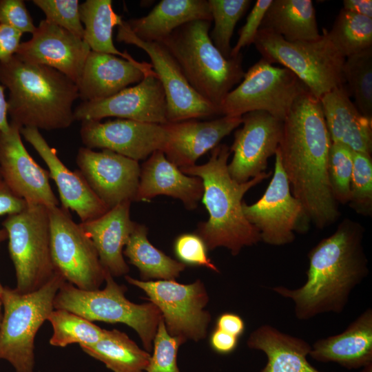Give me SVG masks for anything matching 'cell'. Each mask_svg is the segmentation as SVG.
I'll return each mask as SVG.
<instances>
[{
    "mask_svg": "<svg viewBox=\"0 0 372 372\" xmlns=\"http://www.w3.org/2000/svg\"><path fill=\"white\" fill-rule=\"evenodd\" d=\"M20 131L47 165L50 177L57 186L62 208L75 211L81 223L95 219L109 210L79 170L72 172L62 163L56 149L49 145L39 130L21 127Z\"/></svg>",
    "mask_w": 372,
    "mask_h": 372,
    "instance_id": "21",
    "label": "cell"
},
{
    "mask_svg": "<svg viewBox=\"0 0 372 372\" xmlns=\"http://www.w3.org/2000/svg\"><path fill=\"white\" fill-rule=\"evenodd\" d=\"M242 122V116H223L209 121L166 123L168 140L163 152L179 168L194 165L202 155L219 145Z\"/></svg>",
    "mask_w": 372,
    "mask_h": 372,
    "instance_id": "23",
    "label": "cell"
},
{
    "mask_svg": "<svg viewBox=\"0 0 372 372\" xmlns=\"http://www.w3.org/2000/svg\"><path fill=\"white\" fill-rule=\"evenodd\" d=\"M210 26L211 21H191L159 42L175 59L193 89L220 110L245 72L241 53L227 59L215 47L209 34Z\"/></svg>",
    "mask_w": 372,
    "mask_h": 372,
    "instance_id": "5",
    "label": "cell"
},
{
    "mask_svg": "<svg viewBox=\"0 0 372 372\" xmlns=\"http://www.w3.org/2000/svg\"><path fill=\"white\" fill-rule=\"evenodd\" d=\"M2 225L8 233L9 254L15 269V290L27 293L39 289L56 272L50 253L48 207L28 205L8 216Z\"/></svg>",
    "mask_w": 372,
    "mask_h": 372,
    "instance_id": "9",
    "label": "cell"
},
{
    "mask_svg": "<svg viewBox=\"0 0 372 372\" xmlns=\"http://www.w3.org/2000/svg\"><path fill=\"white\" fill-rule=\"evenodd\" d=\"M21 127L14 122L0 135V176L17 196L28 205L48 208L59 205L50 184L49 172L40 167L29 154L21 140Z\"/></svg>",
    "mask_w": 372,
    "mask_h": 372,
    "instance_id": "17",
    "label": "cell"
},
{
    "mask_svg": "<svg viewBox=\"0 0 372 372\" xmlns=\"http://www.w3.org/2000/svg\"><path fill=\"white\" fill-rule=\"evenodd\" d=\"M155 73L150 63L91 50L76 84L79 96L83 102L104 99Z\"/></svg>",
    "mask_w": 372,
    "mask_h": 372,
    "instance_id": "22",
    "label": "cell"
},
{
    "mask_svg": "<svg viewBox=\"0 0 372 372\" xmlns=\"http://www.w3.org/2000/svg\"><path fill=\"white\" fill-rule=\"evenodd\" d=\"M306 88L286 68L260 59L245 72L243 80L225 98L221 114L242 116L254 111H264L283 121L298 96Z\"/></svg>",
    "mask_w": 372,
    "mask_h": 372,
    "instance_id": "10",
    "label": "cell"
},
{
    "mask_svg": "<svg viewBox=\"0 0 372 372\" xmlns=\"http://www.w3.org/2000/svg\"><path fill=\"white\" fill-rule=\"evenodd\" d=\"M174 253L180 262L193 266H203L215 272L218 269L207 255V248L203 240L197 234H183L174 241Z\"/></svg>",
    "mask_w": 372,
    "mask_h": 372,
    "instance_id": "42",
    "label": "cell"
},
{
    "mask_svg": "<svg viewBox=\"0 0 372 372\" xmlns=\"http://www.w3.org/2000/svg\"><path fill=\"white\" fill-rule=\"evenodd\" d=\"M23 33L10 26L0 24V62L15 55L21 44Z\"/></svg>",
    "mask_w": 372,
    "mask_h": 372,
    "instance_id": "46",
    "label": "cell"
},
{
    "mask_svg": "<svg viewBox=\"0 0 372 372\" xmlns=\"http://www.w3.org/2000/svg\"><path fill=\"white\" fill-rule=\"evenodd\" d=\"M5 87L0 83V132H6L10 128L8 121L7 100L4 94Z\"/></svg>",
    "mask_w": 372,
    "mask_h": 372,
    "instance_id": "50",
    "label": "cell"
},
{
    "mask_svg": "<svg viewBox=\"0 0 372 372\" xmlns=\"http://www.w3.org/2000/svg\"><path fill=\"white\" fill-rule=\"evenodd\" d=\"M328 34L347 58L372 48V18L342 8Z\"/></svg>",
    "mask_w": 372,
    "mask_h": 372,
    "instance_id": "34",
    "label": "cell"
},
{
    "mask_svg": "<svg viewBox=\"0 0 372 372\" xmlns=\"http://www.w3.org/2000/svg\"><path fill=\"white\" fill-rule=\"evenodd\" d=\"M147 234L145 225L135 223L123 253L138 268L142 280H175L185 269V265L156 248L149 241Z\"/></svg>",
    "mask_w": 372,
    "mask_h": 372,
    "instance_id": "32",
    "label": "cell"
},
{
    "mask_svg": "<svg viewBox=\"0 0 372 372\" xmlns=\"http://www.w3.org/2000/svg\"><path fill=\"white\" fill-rule=\"evenodd\" d=\"M343 76L355 105L362 114L372 119V48L347 57Z\"/></svg>",
    "mask_w": 372,
    "mask_h": 372,
    "instance_id": "36",
    "label": "cell"
},
{
    "mask_svg": "<svg viewBox=\"0 0 372 372\" xmlns=\"http://www.w3.org/2000/svg\"><path fill=\"white\" fill-rule=\"evenodd\" d=\"M203 180L189 176L171 163L161 150L153 152L143 164L135 201H149L158 195L180 200L186 208L194 209L203 194Z\"/></svg>",
    "mask_w": 372,
    "mask_h": 372,
    "instance_id": "24",
    "label": "cell"
},
{
    "mask_svg": "<svg viewBox=\"0 0 372 372\" xmlns=\"http://www.w3.org/2000/svg\"><path fill=\"white\" fill-rule=\"evenodd\" d=\"M1 308H2V302H1V298H0V324H1V322L2 315H3Z\"/></svg>",
    "mask_w": 372,
    "mask_h": 372,
    "instance_id": "52",
    "label": "cell"
},
{
    "mask_svg": "<svg viewBox=\"0 0 372 372\" xmlns=\"http://www.w3.org/2000/svg\"><path fill=\"white\" fill-rule=\"evenodd\" d=\"M260 29L289 42L316 40L321 36L311 0H272Z\"/></svg>",
    "mask_w": 372,
    "mask_h": 372,
    "instance_id": "30",
    "label": "cell"
},
{
    "mask_svg": "<svg viewBox=\"0 0 372 372\" xmlns=\"http://www.w3.org/2000/svg\"><path fill=\"white\" fill-rule=\"evenodd\" d=\"M105 282L104 289L93 291L64 282L55 296L54 308L69 311L91 322L125 324L138 333L146 351L151 352L163 318L160 310L152 302L138 304L127 300L126 287L117 284L107 271Z\"/></svg>",
    "mask_w": 372,
    "mask_h": 372,
    "instance_id": "8",
    "label": "cell"
},
{
    "mask_svg": "<svg viewBox=\"0 0 372 372\" xmlns=\"http://www.w3.org/2000/svg\"><path fill=\"white\" fill-rule=\"evenodd\" d=\"M272 178L262 197L255 203L242 202L247 220L260 233L261 241L280 246L291 243L294 231L303 232L309 222L302 205L291 194L287 176L276 150Z\"/></svg>",
    "mask_w": 372,
    "mask_h": 372,
    "instance_id": "13",
    "label": "cell"
},
{
    "mask_svg": "<svg viewBox=\"0 0 372 372\" xmlns=\"http://www.w3.org/2000/svg\"><path fill=\"white\" fill-rule=\"evenodd\" d=\"M350 96L347 85H342L320 99L331 143L371 155L372 119L360 113Z\"/></svg>",
    "mask_w": 372,
    "mask_h": 372,
    "instance_id": "25",
    "label": "cell"
},
{
    "mask_svg": "<svg viewBox=\"0 0 372 372\" xmlns=\"http://www.w3.org/2000/svg\"><path fill=\"white\" fill-rule=\"evenodd\" d=\"M116 40L134 45L149 56L152 68L165 92L168 123L221 115L218 107L193 89L175 59L161 43L138 39L126 27L124 21L118 26Z\"/></svg>",
    "mask_w": 372,
    "mask_h": 372,
    "instance_id": "14",
    "label": "cell"
},
{
    "mask_svg": "<svg viewBox=\"0 0 372 372\" xmlns=\"http://www.w3.org/2000/svg\"><path fill=\"white\" fill-rule=\"evenodd\" d=\"M196 20H212L208 1L162 0L146 16L124 23L138 39L159 42L181 25Z\"/></svg>",
    "mask_w": 372,
    "mask_h": 372,
    "instance_id": "28",
    "label": "cell"
},
{
    "mask_svg": "<svg viewBox=\"0 0 372 372\" xmlns=\"http://www.w3.org/2000/svg\"><path fill=\"white\" fill-rule=\"evenodd\" d=\"M65 280L58 272L39 289L27 293L3 287L0 324V360L15 372L34 371V338L54 308V300Z\"/></svg>",
    "mask_w": 372,
    "mask_h": 372,
    "instance_id": "6",
    "label": "cell"
},
{
    "mask_svg": "<svg viewBox=\"0 0 372 372\" xmlns=\"http://www.w3.org/2000/svg\"><path fill=\"white\" fill-rule=\"evenodd\" d=\"M76 161L79 172L109 209L134 200L141 174L138 161L108 149L96 152L85 147L79 148Z\"/></svg>",
    "mask_w": 372,
    "mask_h": 372,
    "instance_id": "19",
    "label": "cell"
},
{
    "mask_svg": "<svg viewBox=\"0 0 372 372\" xmlns=\"http://www.w3.org/2000/svg\"><path fill=\"white\" fill-rule=\"evenodd\" d=\"M211 151L206 163L180 169L187 175L200 178L203 183L202 202L209 213V218L198 225L196 234L203 240L207 249L225 247L236 256L243 247L261 241L260 233L243 214L242 198L248 190L271 173L263 172L247 182L239 183L231 178L228 172L230 148L225 144H219Z\"/></svg>",
    "mask_w": 372,
    "mask_h": 372,
    "instance_id": "3",
    "label": "cell"
},
{
    "mask_svg": "<svg viewBox=\"0 0 372 372\" xmlns=\"http://www.w3.org/2000/svg\"><path fill=\"white\" fill-rule=\"evenodd\" d=\"M125 278L143 290L160 310L169 335L185 341L198 342L205 338L211 316L204 310L209 296L202 281L184 285L175 280L143 281L127 275Z\"/></svg>",
    "mask_w": 372,
    "mask_h": 372,
    "instance_id": "12",
    "label": "cell"
},
{
    "mask_svg": "<svg viewBox=\"0 0 372 372\" xmlns=\"http://www.w3.org/2000/svg\"><path fill=\"white\" fill-rule=\"evenodd\" d=\"M131 201L119 203L102 216L81 223L92 241L103 269L114 276H126L129 267L123 256L135 223L130 219Z\"/></svg>",
    "mask_w": 372,
    "mask_h": 372,
    "instance_id": "26",
    "label": "cell"
},
{
    "mask_svg": "<svg viewBox=\"0 0 372 372\" xmlns=\"http://www.w3.org/2000/svg\"><path fill=\"white\" fill-rule=\"evenodd\" d=\"M242 127L234 134L230 148L233 158L227 165L232 179L247 182L265 172L267 161L276 154L281 141L283 121L264 111L242 116Z\"/></svg>",
    "mask_w": 372,
    "mask_h": 372,
    "instance_id": "18",
    "label": "cell"
},
{
    "mask_svg": "<svg viewBox=\"0 0 372 372\" xmlns=\"http://www.w3.org/2000/svg\"><path fill=\"white\" fill-rule=\"evenodd\" d=\"M45 15V19L83 39L78 0H33Z\"/></svg>",
    "mask_w": 372,
    "mask_h": 372,
    "instance_id": "41",
    "label": "cell"
},
{
    "mask_svg": "<svg viewBox=\"0 0 372 372\" xmlns=\"http://www.w3.org/2000/svg\"><path fill=\"white\" fill-rule=\"evenodd\" d=\"M80 347L85 353L102 362L113 372H145L151 358L149 353L117 329H104L97 342Z\"/></svg>",
    "mask_w": 372,
    "mask_h": 372,
    "instance_id": "31",
    "label": "cell"
},
{
    "mask_svg": "<svg viewBox=\"0 0 372 372\" xmlns=\"http://www.w3.org/2000/svg\"><path fill=\"white\" fill-rule=\"evenodd\" d=\"M247 344L267 356V364L259 372H322L309 362L311 346L307 341L271 325L263 324L254 330Z\"/></svg>",
    "mask_w": 372,
    "mask_h": 372,
    "instance_id": "29",
    "label": "cell"
},
{
    "mask_svg": "<svg viewBox=\"0 0 372 372\" xmlns=\"http://www.w3.org/2000/svg\"><path fill=\"white\" fill-rule=\"evenodd\" d=\"M363 236L364 228L360 223L344 219L333 234L309 252V268L303 285L294 289L273 287L274 292L293 301L298 320L344 310L353 289L369 273Z\"/></svg>",
    "mask_w": 372,
    "mask_h": 372,
    "instance_id": "2",
    "label": "cell"
},
{
    "mask_svg": "<svg viewBox=\"0 0 372 372\" xmlns=\"http://www.w3.org/2000/svg\"><path fill=\"white\" fill-rule=\"evenodd\" d=\"M1 132H0V135H1ZM0 179H1V176H0Z\"/></svg>",
    "mask_w": 372,
    "mask_h": 372,
    "instance_id": "54",
    "label": "cell"
},
{
    "mask_svg": "<svg viewBox=\"0 0 372 372\" xmlns=\"http://www.w3.org/2000/svg\"><path fill=\"white\" fill-rule=\"evenodd\" d=\"M238 338L229 334L217 328L211 332L209 343L212 349L220 354L232 353L237 347Z\"/></svg>",
    "mask_w": 372,
    "mask_h": 372,
    "instance_id": "47",
    "label": "cell"
},
{
    "mask_svg": "<svg viewBox=\"0 0 372 372\" xmlns=\"http://www.w3.org/2000/svg\"><path fill=\"white\" fill-rule=\"evenodd\" d=\"M360 372H372V364L362 368Z\"/></svg>",
    "mask_w": 372,
    "mask_h": 372,
    "instance_id": "51",
    "label": "cell"
},
{
    "mask_svg": "<svg viewBox=\"0 0 372 372\" xmlns=\"http://www.w3.org/2000/svg\"><path fill=\"white\" fill-rule=\"evenodd\" d=\"M79 12L84 28L83 40L92 51L137 61L129 54L117 50L113 43V29L123 20L114 11L111 0H87L80 4Z\"/></svg>",
    "mask_w": 372,
    "mask_h": 372,
    "instance_id": "33",
    "label": "cell"
},
{
    "mask_svg": "<svg viewBox=\"0 0 372 372\" xmlns=\"http://www.w3.org/2000/svg\"><path fill=\"white\" fill-rule=\"evenodd\" d=\"M3 287L0 283V296L3 292Z\"/></svg>",
    "mask_w": 372,
    "mask_h": 372,
    "instance_id": "53",
    "label": "cell"
},
{
    "mask_svg": "<svg viewBox=\"0 0 372 372\" xmlns=\"http://www.w3.org/2000/svg\"><path fill=\"white\" fill-rule=\"evenodd\" d=\"M47 320L53 329L50 344L54 347H65L73 343L92 345L102 338L104 332L91 321L65 309H54Z\"/></svg>",
    "mask_w": 372,
    "mask_h": 372,
    "instance_id": "35",
    "label": "cell"
},
{
    "mask_svg": "<svg viewBox=\"0 0 372 372\" xmlns=\"http://www.w3.org/2000/svg\"><path fill=\"white\" fill-rule=\"evenodd\" d=\"M353 167V151L340 143H331L328 160V178L334 199L338 203L349 201Z\"/></svg>",
    "mask_w": 372,
    "mask_h": 372,
    "instance_id": "38",
    "label": "cell"
},
{
    "mask_svg": "<svg viewBox=\"0 0 372 372\" xmlns=\"http://www.w3.org/2000/svg\"><path fill=\"white\" fill-rule=\"evenodd\" d=\"M117 117L140 122L166 124L167 102L156 74H148L136 85L101 100L85 101L74 110V121H101Z\"/></svg>",
    "mask_w": 372,
    "mask_h": 372,
    "instance_id": "15",
    "label": "cell"
},
{
    "mask_svg": "<svg viewBox=\"0 0 372 372\" xmlns=\"http://www.w3.org/2000/svg\"><path fill=\"white\" fill-rule=\"evenodd\" d=\"M0 24L10 26L23 34H32L37 28L22 0H0Z\"/></svg>",
    "mask_w": 372,
    "mask_h": 372,
    "instance_id": "43",
    "label": "cell"
},
{
    "mask_svg": "<svg viewBox=\"0 0 372 372\" xmlns=\"http://www.w3.org/2000/svg\"><path fill=\"white\" fill-rule=\"evenodd\" d=\"M48 209L50 253L55 271L80 289H99L106 271L92 241L68 210L58 206Z\"/></svg>",
    "mask_w": 372,
    "mask_h": 372,
    "instance_id": "11",
    "label": "cell"
},
{
    "mask_svg": "<svg viewBox=\"0 0 372 372\" xmlns=\"http://www.w3.org/2000/svg\"><path fill=\"white\" fill-rule=\"evenodd\" d=\"M254 43L262 59L291 71L318 99L334 87L345 85L343 65L346 58L326 29L316 40L295 42L260 29Z\"/></svg>",
    "mask_w": 372,
    "mask_h": 372,
    "instance_id": "7",
    "label": "cell"
},
{
    "mask_svg": "<svg viewBox=\"0 0 372 372\" xmlns=\"http://www.w3.org/2000/svg\"><path fill=\"white\" fill-rule=\"evenodd\" d=\"M331 145L320 99L306 88L283 121L277 152L291 194L319 229L333 224L340 216L328 178Z\"/></svg>",
    "mask_w": 372,
    "mask_h": 372,
    "instance_id": "1",
    "label": "cell"
},
{
    "mask_svg": "<svg viewBox=\"0 0 372 372\" xmlns=\"http://www.w3.org/2000/svg\"><path fill=\"white\" fill-rule=\"evenodd\" d=\"M185 342L169 334L162 318L153 341V355L145 372H180L177 364V353L179 347Z\"/></svg>",
    "mask_w": 372,
    "mask_h": 372,
    "instance_id": "40",
    "label": "cell"
},
{
    "mask_svg": "<svg viewBox=\"0 0 372 372\" xmlns=\"http://www.w3.org/2000/svg\"><path fill=\"white\" fill-rule=\"evenodd\" d=\"M272 0H258L249 12L246 23L240 29L239 37L235 46L231 48L230 57H236L240 54V50L254 43L256 36L260 28L265 14L270 6Z\"/></svg>",
    "mask_w": 372,
    "mask_h": 372,
    "instance_id": "44",
    "label": "cell"
},
{
    "mask_svg": "<svg viewBox=\"0 0 372 372\" xmlns=\"http://www.w3.org/2000/svg\"><path fill=\"white\" fill-rule=\"evenodd\" d=\"M80 136L89 149H108L138 161L163 151L168 140L166 124L117 118L81 121Z\"/></svg>",
    "mask_w": 372,
    "mask_h": 372,
    "instance_id": "16",
    "label": "cell"
},
{
    "mask_svg": "<svg viewBox=\"0 0 372 372\" xmlns=\"http://www.w3.org/2000/svg\"><path fill=\"white\" fill-rule=\"evenodd\" d=\"M32 34L30 40L21 43L15 56L27 63L52 68L77 84L91 51L85 41L45 19Z\"/></svg>",
    "mask_w": 372,
    "mask_h": 372,
    "instance_id": "20",
    "label": "cell"
},
{
    "mask_svg": "<svg viewBox=\"0 0 372 372\" xmlns=\"http://www.w3.org/2000/svg\"><path fill=\"white\" fill-rule=\"evenodd\" d=\"M216 328L239 338L245 331V322L238 314L226 312L217 318Z\"/></svg>",
    "mask_w": 372,
    "mask_h": 372,
    "instance_id": "48",
    "label": "cell"
},
{
    "mask_svg": "<svg viewBox=\"0 0 372 372\" xmlns=\"http://www.w3.org/2000/svg\"><path fill=\"white\" fill-rule=\"evenodd\" d=\"M28 204L22 198L14 194L0 179V216L12 215L24 210ZM8 239V233L3 228L0 229V245L2 242Z\"/></svg>",
    "mask_w": 372,
    "mask_h": 372,
    "instance_id": "45",
    "label": "cell"
},
{
    "mask_svg": "<svg viewBox=\"0 0 372 372\" xmlns=\"http://www.w3.org/2000/svg\"><path fill=\"white\" fill-rule=\"evenodd\" d=\"M214 27L209 37L215 47L230 58L231 39L237 22L249 8L250 0H208Z\"/></svg>",
    "mask_w": 372,
    "mask_h": 372,
    "instance_id": "37",
    "label": "cell"
},
{
    "mask_svg": "<svg viewBox=\"0 0 372 372\" xmlns=\"http://www.w3.org/2000/svg\"><path fill=\"white\" fill-rule=\"evenodd\" d=\"M309 355L321 362H335L347 369L372 364V310L368 308L339 334L320 339Z\"/></svg>",
    "mask_w": 372,
    "mask_h": 372,
    "instance_id": "27",
    "label": "cell"
},
{
    "mask_svg": "<svg viewBox=\"0 0 372 372\" xmlns=\"http://www.w3.org/2000/svg\"><path fill=\"white\" fill-rule=\"evenodd\" d=\"M348 203L357 214L365 216H371V155L353 152V167Z\"/></svg>",
    "mask_w": 372,
    "mask_h": 372,
    "instance_id": "39",
    "label": "cell"
},
{
    "mask_svg": "<svg viewBox=\"0 0 372 372\" xmlns=\"http://www.w3.org/2000/svg\"><path fill=\"white\" fill-rule=\"evenodd\" d=\"M0 83L9 91L8 114L22 127L56 130L74 121L77 85L59 71L21 61L0 62Z\"/></svg>",
    "mask_w": 372,
    "mask_h": 372,
    "instance_id": "4",
    "label": "cell"
},
{
    "mask_svg": "<svg viewBox=\"0 0 372 372\" xmlns=\"http://www.w3.org/2000/svg\"><path fill=\"white\" fill-rule=\"evenodd\" d=\"M343 6L348 11L372 18L371 0H344Z\"/></svg>",
    "mask_w": 372,
    "mask_h": 372,
    "instance_id": "49",
    "label": "cell"
}]
</instances>
